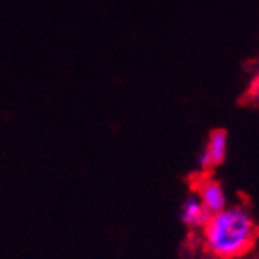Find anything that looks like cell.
<instances>
[{"label": "cell", "instance_id": "cell-1", "mask_svg": "<svg viewBox=\"0 0 259 259\" xmlns=\"http://www.w3.org/2000/svg\"><path fill=\"white\" fill-rule=\"evenodd\" d=\"M259 239V226L252 210L242 203L208 214L201 227V242L214 259H240L252 252Z\"/></svg>", "mask_w": 259, "mask_h": 259}, {"label": "cell", "instance_id": "cell-2", "mask_svg": "<svg viewBox=\"0 0 259 259\" xmlns=\"http://www.w3.org/2000/svg\"><path fill=\"white\" fill-rule=\"evenodd\" d=\"M229 152V136L226 130L216 128L208 134L207 141L203 145V150L199 152L197 165L201 171H212L214 167H220L227 160Z\"/></svg>", "mask_w": 259, "mask_h": 259}, {"label": "cell", "instance_id": "cell-3", "mask_svg": "<svg viewBox=\"0 0 259 259\" xmlns=\"http://www.w3.org/2000/svg\"><path fill=\"white\" fill-rule=\"evenodd\" d=\"M194 194L201 199L203 207L207 208L208 214L218 212V210L229 205V195H227L224 184L218 179H212V177L197 179L194 186Z\"/></svg>", "mask_w": 259, "mask_h": 259}, {"label": "cell", "instance_id": "cell-4", "mask_svg": "<svg viewBox=\"0 0 259 259\" xmlns=\"http://www.w3.org/2000/svg\"><path fill=\"white\" fill-rule=\"evenodd\" d=\"M208 218L207 208L203 207V203L194 192H190L184 199H182L181 207H179V220L184 227L188 229H201L205 226Z\"/></svg>", "mask_w": 259, "mask_h": 259}, {"label": "cell", "instance_id": "cell-5", "mask_svg": "<svg viewBox=\"0 0 259 259\" xmlns=\"http://www.w3.org/2000/svg\"><path fill=\"white\" fill-rule=\"evenodd\" d=\"M246 98L250 104L257 105L259 107V62H257V66H255V70H253L250 83H248Z\"/></svg>", "mask_w": 259, "mask_h": 259}]
</instances>
